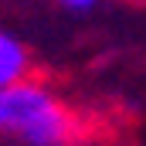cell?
I'll use <instances>...</instances> for the list:
<instances>
[{"label": "cell", "mask_w": 146, "mask_h": 146, "mask_svg": "<svg viewBox=\"0 0 146 146\" xmlns=\"http://www.w3.org/2000/svg\"><path fill=\"white\" fill-rule=\"evenodd\" d=\"M0 133L24 146H68L75 115L48 85L24 78L0 88Z\"/></svg>", "instance_id": "cell-1"}, {"label": "cell", "mask_w": 146, "mask_h": 146, "mask_svg": "<svg viewBox=\"0 0 146 146\" xmlns=\"http://www.w3.org/2000/svg\"><path fill=\"white\" fill-rule=\"evenodd\" d=\"M31 72V51L21 37L7 27H0V88L24 82Z\"/></svg>", "instance_id": "cell-2"}, {"label": "cell", "mask_w": 146, "mask_h": 146, "mask_svg": "<svg viewBox=\"0 0 146 146\" xmlns=\"http://www.w3.org/2000/svg\"><path fill=\"white\" fill-rule=\"evenodd\" d=\"M65 10H75V14H85V10H92L99 0H58Z\"/></svg>", "instance_id": "cell-3"}]
</instances>
